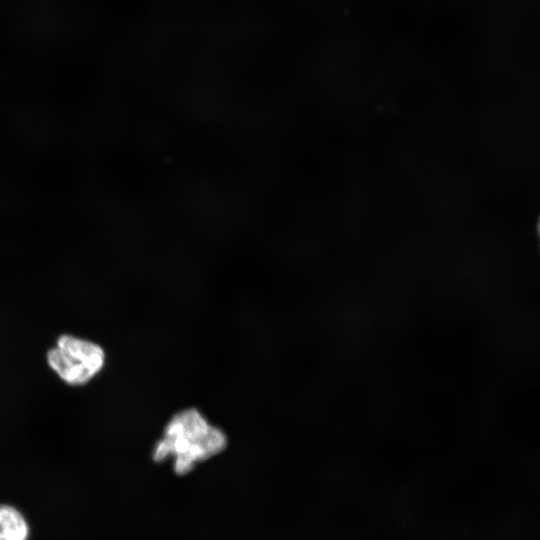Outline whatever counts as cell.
I'll return each instance as SVG.
<instances>
[{
    "mask_svg": "<svg viewBox=\"0 0 540 540\" xmlns=\"http://www.w3.org/2000/svg\"><path fill=\"white\" fill-rule=\"evenodd\" d=\"M227 445L226 435L211 425L195 408L176 413L164 429L163 438L156 444L153 458L163 461L174 458V469L185 474L197 462L206 460L223 451Z\"/></svg>",
    "mask_w": 540,
    "mask_h": 540,
    "instance_id": "1",
    "label": "cell"
},
{
    "mask_svg": "<svg viewBox=\"0 0 540 540\" xmlns=\"http://www.w3.org/2000/svg\"><path fill=\"white\" fill-rule=\"evenodd\" d=\"M50 367L65 382L81 385L91 380L104 366L103 349L88 340L62 335L47 354Z\"/></svg>",
    "mask_w": 540,
    "mask_h": 540,
    "instance_id": "2",
    "label": "cell"
},
{
    "mask_svg": "<svg viewBox=\"0 0 540 540\" xmlns=\"http://www.w3.org/2000/svg\"><path fill=\"white\" fill-rule=\"evenodd\" d=\"M29 528L24 516L14 507L0 505V540H26Z\"/></svg>",
    "mask_w": 540,
    "mask_h": 540,
    "instance_id": "3",
    "label": "cell"
},
{
    "mask_svg": "<svg viewBox=\"0 0 540 540\" xmlns=\"http://www.w3.org/2000/svg\"><path fill=\"white\" fill-rule=\"evenodd\" d=\"M539 232H540V223H539Z\"/></svg>",
    "mask_w": 540,
    "mask_h": 540,
    "instance_id": "4",
    "label": "cell"
}]
</instances>
